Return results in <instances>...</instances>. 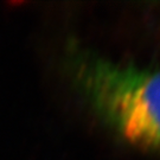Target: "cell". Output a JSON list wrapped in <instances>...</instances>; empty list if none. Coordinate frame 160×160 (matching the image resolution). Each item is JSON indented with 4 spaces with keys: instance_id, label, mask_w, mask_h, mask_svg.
I'll return each mask as SVG.
<instances>
[{
    "instance_id": "cell-1",
    "label": "cell",
    "mask_w": 160,
    "mask_h": 160,
    "mask_svg": "<svg viewBox=\"0 0 160 160\" xmlns=\"http://www.w3.org/2000/svg\"><path fill=\"white\" fill-rule=\"evenodd\" d=\"M63 65L101 123L126 142L160 155V69L115 62L76 39L65 45Z\"/></svg>"
}]
</instances>
